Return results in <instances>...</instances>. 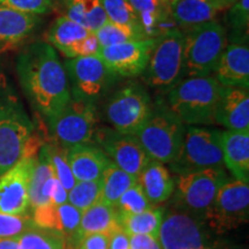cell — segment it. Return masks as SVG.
<instances>
[{
    "instance_id": "cell-1",
    "label": "cell",
    "mask_w": 249,
    "mask_h": 249,
    "mask_svg": "<svg viewBox=\"0 0 249 249\" xmlns=\"http://www.w3.org/2000/svg\"><path fill=\"white\" fill-rule=\"evenodd\" d=\"M17 74L31 107L45 121L57 116L71 99L66 70L49 43L27 46L18 55Z\"/></svg>"
},
{
    "instance_id": "cell-2",
    "label": "cell",
    "mask_w": 249,
    "mask_h": 249,
    "mask_svg": "<svg viewBox=\"0 0 249 249\" xmlns=\"http://www.w3.org/2000/svg\"><path fill=\"white\" fill-rule=\"evenodd\" d=\"M34 133L35 124L0 67V176L24 157Z\"/></svg>"
},
{
    "instance_id": "cell-3",
    "label": "cell",
    "mask_w": 249,
    "mask_h": 249,
    "mask_svg": "<svg viewBox=\"0 0 249 249\" xmlns=\"http://www.w3.org/2000/svg\"><path fill=\"white\" fill-rule=\"evenodd\" d=\"M220 83L213 75L185 77L165 92L164 101L186 126L213 124Z\"/></svg>"
},
{
    "instance_id": "cell-4",
    "label": "cell",
    "mask_w": 249,
    "mask_h": 249,
    "mask_svg": "<svg viewBox=\"0 0 249 249\" xmlns=\"http://www.w3.org/2000/svg\"><path fill=\"white\" fill-rule=\"evenodd\" d=\"M186 124L170 110L163 97L152 102V110L143 126L135 134L152 160L169 164L181 148Z\"/></svg>"
},
{
    "instance_id": "cell-5",
    "label": "cell",
    "mask_w": 249,
    "mask_h": 249,
    "mask_svg": "<svg viewBox=\"0 0 249 249\" xmlns=\"http://www.w3.org/2000/svg\"><path fill=\"white\" fill-rule=\"evenodd\" d=\"M183 33V77L213 75L227 45L226 30L217 20Z\"/></svg>"
},
{
    "instance_id": "cell-6",
    "label": "cell",
    "mask_w": 249,
    "mask_h": 249,
    "mask_svg": "<svg viewBox=\"0 0 249 249\" xmlns=\"http://www.w3.org/2000/svg\"><path fill=\"white\" fill-rule=\"evenodd\" d=\"M173 178L174 191L171 196V207L204 220L217 192L231 177L227 174L225 167H213L191 173L174 174Z\"/></svg>"
},
{
    "instance_id": "cell-7",
    "label": "cell",
    "mask_w": 249,
    "mask_h": 249,
    "mask_svg": "<svg viewBox=\"0 0 249 249\" xmlns=\"http://www.w3.org/2000/svg\"><path fill=\"white\" fill-rule=\"evenodd\" d=\"M201 218L185 211L166 209L158 241L161 249H222L227 246Z\"/></svg>"
},
{
    "instance_id": "cell-8",
    "label": "cell",
    "mask_w": 249,
    "mask_h": 249,
    "mask_svg": "<svg viewBox=\"0 0 249 249\" xmlns=\"http://www.w3.org/2000/svg\"><path fill=\"white\" fill-rule=\"evenodd\" d=\"M152 99L140 82H128L108 96L103 107V118L111 128L135 135L150 116Z\"/></svg>"
},
{
    "instance_id": "cell-9",
    "label": "cell",
    "mask_w": 249,
    "mask_h": 249,
    "mask_svg": "<svg viewBox=\"0 0 249 249\" xmlns=\"http://www.w3.org/2000/svg\"><path fill=\"white\" fill-rule=\"evenodd\" d=\"M220 132L203 126H186L181 148L177 157L169 163L170 172L185 174L213 167H225Z\"/></svg>"
},
{
    "instance_id": "cell-10",
    "label": "cell",
    "mask_w": 249,
    "mask_h": 249,
    "mask_svg": "<svg viewBox=\"0 0 249 249\" xmlns=\"http://www.w3.org/2000/svg\"><path fill=\"white\" fill-rule=\"evenodd\" d=\"M150 88L167 90L183 79V33L171 27L158 36L149 62L143 71Z\"/></svg>"
},
{
    "instance_id": "cell-11",
    "label": "cell",
    "mask_w": 249,
    "mask_h": 249,
    "mask_svg": "<svg viewBox=\"0 0 249 249\" xmlns=\"http://www.w3.org/2000/svg\"><path fill=\"white\" fill-rule=\"evenodd\" d=\"M97 123V104L74 96L57 116L46 121L50 139L65 148L93 142Z\"/></svg>"
},
{
    "instance_id": "cell-12",
    "label": "cell",
    "mask_w": 249,
    "mask_h": 249,
    "mask_svg": "<svg viewBox=\"0 0 249 249\" xmlns=\"http://www.w3.org/2000/svg\"><path fill=\"white\" fill-rule=\"evenodd\" d=\"M249 186L247 182L230 178L224 182L210 209L205 214V223L217 235L233 231L248 222Z\"/></svg>"
},
{
    "instance_id": "cell-13",
    "label": "cell",
    "mask_w": 249,
    "mask_h": 249,
    "mask_svg": "<svg viewBox=\"0 0 249 249\" xmlns=\"http://www.w3.org/2000/svg\"><path fill=\"white\" fill-rule=\"evenodd\" d=\"M71 93L74 97L97 104L117 82L118 76L99 55L66 59L64 62Z\"/></svg>"
},
{
    "instance_id": "cell-14",
    "label": "cell",
    "mask_w": 249,
    "mask_h": 249,
    "mask_svg": "<svg viewBox=\"0 0 249 249\" xmlns=\"http://www.w3.org/2000/svg\"><path fill=\"white\" fill-rule=\"evenodd\" d=\"M93 143L124 172L138 177L151 160L135 135L124 134L111 127L98 126Z\"/></svg>"
},
{
    "instance_id": "cell-15",
    "label": "cell",
    "mask_w": 249,
    "mask_h": 249,
    "mask_svg": "<svg viewBox=\"0 0 249 249\" xmlns=\"http://www.w3.org/2000/svg\"><path fill=\"white\" fill-rule=\"evenodd\" d=\"M157 38L158 37L103 46L98 55L118 77H138L142 75L147 67Z\"/></svg>"
},
{
    "instance_id": "cell-16",
    "label": "cell",
    "mask_w": 249,
    "mask_h": 249,
    "mask_svg": "<svg viewBox=\"0 0 249 249\" xmlns=\"http://www.w3.org/2000/svg\"><path fill=\"white\" fill-rule=\"evenodd\" d=\"M34 157H24L0 176V213L12 216L30 214L29 185Z\"/></svg>"
},
{
    "instance_id": "cell-17",
    "label": "cell",
    "mask_w": 249,
    "mask_h": 249,
    "mask_svg": "<svg viewBox=\"0 0 249 249\" xmlns=\"http://www.w3.org/2000/svg\"><path fill=\"white\" fill-rule=\"evenodd\" d=\"M213 121L229 130L249 129L248 89L220 86Z\"/></svg>"
},
{
    "instance_id": "cell-18",
    "label": "cell",
    "mask_w": 249,
    "mask_h": 249,
    "mask_svg": "<svg viewBox=\"0 0 249 249\" xmlns=\"http://www.w3.org/2000/svg\"><path fill=\"white\" fill-rule=\"evenodd\" d=\"M214 77L222 86L249 87V46L245 40H233L224 49L214 70Z\"/></svg>"
},
{
    "instance_id": "cell-19",
    "label": "cell",
    "mask_w": 249,
    "mask_h": 249,
    "mask_svg": "<svg viewBox=\"0 0 249 249\" xmlns=\"http://www.w3.org/2000/svg\"><path fill=\"white\" fill-rule=\"evenodd\" d=\"M224 166L236 180L249 181V129L220 132Z\"/></svg>"
},
{
    "instance_id": "cell-20",
    "label": "cell",
    "mask_w": 249,
    "mask_h": 249,
    "mask_svg": "<svg viewBox=\"0 0 249 249\" xmlns=\"http://www.w3.org/2000/svg\"><path fill=\"white\" fill-rule=\"evenodd\" d=\"M67 158L76 181L99 180L111 160L93 142L68 148Z\"/></svg>"
},
{
    "instance_id": "cell-21",
    "label": "cell",
    "mask_w": 249,
    "mask_h": 249,
    "mask_svg": "<svg viewBox=\"0 0 249 249\" xmlns=\"http://www.w3.org/2000/svg\"><path fill=\"white\" fill-rule=\"evenodd\" d=\"M139 185L152 207H157L172 196L174 178L165 164L151 160L139 176Z\"/></svg>"
},
{
    "instance_id": "cell-22",
    "label": "cell",
    "mask_w": 249,
    "mask_h": 249,
    "mask_svg": "<svg viewBox=\"0 0 249 249\" xmlns=\"http://www.w3.org/2000/svg\"><path fill=\"white\" fill-rule=\"evenodd\" d=\"M93 33L81 24L74 22L65 15L59 17L45 34L46 43L57 49L67 59L75 58L76 49L89 34Z\"/></svg>"
},
{
    "instance_id": "cell-23",
    "label": "cell",
    "mask_w": 249,
    "mask_h": 249,
    "mask_svg": "<svg viewBox=\"0 0 249 249\" xmlns=\"http://www.w3.org/2000/svg\"><path fill=\"white\" fill-rule=\"evenodd\" d=\"M54 179L53 169L50 164L44 149L40 147L38 154L34 158L28 185L30 213L37 207L50 203V194Z\"/></svg>"
},
{
    "instance_id": "cell-24",
    "label": "cell",
    "mask_w": 249,
    "mask_h": 249,
    "mask_svg": "<svg viewBox=\"0 0 249 249\" xmlns=\"http://www.w3.org/2000/svg\"><path fill=\"white\" fill-rule=\"evenodd\" d=\"M39 23V17L0 6V46L6 48L27 39Z\"/></svg>"
},
{
    "instance_id": "cell-25",
    "label": "cell",
    "mask_w": 249,
    "mask_h": 249,
    "mask_svg": "<svg viewBox=\"0 0 249 249\" xmlns=\"http://www.w3.org/2000/svg\"><path fill=\"white\" fill-rule=\"evenodd\" d=\"M219 12L210 0H173L169 4L170 18L185 29L214 20Z\"/></svg>"
},
{
    "instance_id": "cell-26",
    "label": "cell",
    "mask_w": 249,
    "mask_h": 249,
    "mask_svg": "<svg viewBox=\"0 0 249 249\" xmlns=\"http://www.w3.org/2000/svg\"><path fill=\"white\" fill-rule=\"evenodd\" d=\"M119 229L118 216L113 205L98 201L82 213L76 235L80 240L82 236L92 233H101L110 236Z\"/></svg>"
},
{
    "instance_id": "cell-27",
    "label": "cell",
    "mask_w": 249,
    "mask_h": 249,
    "mask_svg": "<svg viewBox=\"0 0 249 249\" xmlns=\"http://www.w3.org/2000/svg\"><path fill=\"white\" fill-rule=\"evenodd\" d=\"M65 17L95 33L107 22L102 0H64Z\"/></svg>"
},
{
    "instance_id": "cell-28",
    "label": "cell",
    "mask_w": 249,
    "mask_h": 249,
    "mask_svg": "<svg viewBox=\"0 0 249 249\" xmlns=\"http://www.w3.org/2000/svg\"><path fill=\"white\" fill-rule=\"evenodd\" d=\"M165 211L166 207L157 205L140 213L118 216V223L128 235L147 234L158 238Z\"/></svg>"
},
{
    "instance_id": "cell-29",
    "label": "cell",
    "mask_w": 249,
    "mask_h": 249,
    "mask_svg": "<svg viewBox=\"0 0 249 249\" xmlns=\"http://www.w3.org/2000/svg\"><path fill=\"white\" fill-rule=\"evenodd\" d=\"M102 195L101 200L108 205H114L124 192L130 187L138 185L139 178L132 174L124 172L118 167L113 161L110 160L107 169L102 174Z\"/></svg>"
},
{
    "instance_id": "cell-30",
    "label": "cell",
    "mask_w": 249,
    "mask_h": 249,
    "mask_svg": "<svg viewBox=\"0 0 249 249\" xmlns=\"http://www.w3.org/2000/svg\"><path fill=\"white\" fill-rule=\"evenodd\" d=\"M149 38H156L160 26L169 17V4L163 0H128Z\"/></svg>"
},
{
    "instance_id": "cell-31",
    "label": "cell",
    "mask_w": 249,
    "mask_h": 249,
    "mask_svg": "<svg viewBox=\"0 0 249 249\" xmlns=\"http://www.w3.org/2000/svg\"><path fill=\"white\" fill-rule=\"evenodd\" d=\"M20 249H66V240L61 233L42 229L35 224L17 236Z\"/></svg>"
},
{
    "instance_id": "cell-32",
    "label": "cell",
    "mask_w": 249,
    "mask_h": 249,
    "mask_svg": "<svg viewBox=\"0 0 249 249\" xmlns=\"http://www.w3.org/2000/svg\"><path fill=\"white\" fill-rule=\"evenodd\" d=\"M43 149H44L48 160L53 169L55 178L59 180V182L64 186V188L67 192H70L73 186L75 185L76 180L71 173L70 163L67 158L68 148L62 147L52 139H49L48 141L43 143Z\"/></svg>"
},
{
    "instance_id": "cell-33",
    "label": "cell",
    "mask_w": 249,
    "mask_h": 249,
    "mask_svg": "<svg viewBox=\"0 0 249 249\" xmlns=\"http://www.w3.org/2000/svg\"><path fill=\"white\" fill-rule=\"evenodd\" d=\"M95 35L102 48L149 38L144 30L141 28L127 26V24H118L110 22V21L105 22L99 29L96 30Z\"/></svg>"
},
{
    "instance_id": "cell-34",
    "label": "cell",
    "mask_w": 249,
    "mask_h": 249,
    "mask_svg": "<svg viewBox=\"0 0 249 249\" xmlns=\"http://www.w3.org/2000/svg\"><path fill=\"white\" fill-rule=\"evenodd\" d=\"M82 211L67 203L55 205V222L54 231L61 233L66 242H76L80 244L76 232L79 229Z\"/></svg>"
},
{
    "instance_id": "cell-35",
    "label": "cell",
    "mask_w": 249,
    "mask_h": 249,
    "mask_svg": "<svg viewBox=\"0 0 249 249\" xmlns=\"http://www.w3.org/2000/svg\"><path fill=\"white\" fill-rule=\"evenodd\" d=\"M102 181H76L73 188L68 192V203L80 211H85L101 200Z\"/></svg>"
},
{
    "instance_id": "cell-36",
    "label": "cell",
    "mask_w": 249,
    "mask_h": 249,
    "mask_svg": "<svg viewBox=\"0 0 249 249\" xmlns=\"http://www.w3.org/2000/svg\"><path fill=\"white\" fill-rule=\"evenodd\" d=\"M113 207L117 216H127V214L143 213L152 208V205L143 193L141 186L138 183L124 192Z\"/></svg>"
},
{
    "instance_id": "cell-37",
    "label": "cell",
    "mask_w": 249,
    "mask_h": 249,
    "mask_svg": "<svg viewBox=\"0 0 249 249\" xmlns=\"http://www.w3.org/2000/svg\"><path fill=\"white\" fill-rule=\"evenodd\" d=\"M107 21L118 24H127L143 29L138 15L128 0H102Z\"/></svg>"
},
{
    "instance_id": "cell-38",
    "label": "cell",
    "mask_w": 249,
    "mask_h": 249,
    "mask_svg": "<svg viewBox=\"0 0 249 249\" xmlns=\"http://www.w3.org/2000/svg\"><path fill=\"white\" fill-rule=\"evenodd\" d=\"M0 6L29 15L48 14L55 6V0H0Z\"/></svg>"
},
{
    "instance_id": "cell-39",
    "label": "cell",
    "mask_w": 249,
    "mask_h": 249,
    "mask_svg": "<svg viewBox=\"0 0 249 249\" xmlns=\"http://www.w3.org/2000/svg\"><path fill=\"white\" fill-rule=\"evenodd\" d=\"M33 224L30 214L12 216L0 213V240L6 238H15Z\"/></svg>"
},
{
    "instance_id": "cell-40",
    "label": "cell",
    "mask_w": 249,
    "mask_h": 249,
    "mask_svg": "<svg viewBox=\"0 0 249 249\" xmlns=\"http://www.w3.org/2000/svg\"><path fill=\"white\" fill-rule=\"evenodd\" d=\"M227 23L235 34H247L249 23V0H238L229 8Z\"/></svg>"
},
{
    "instance_id": "cell-41",
    "label": "cell",
    "mask_w": 249,
    "mask_h": 249,
    "mask_svg": "<svg viewBox=\"0 0 249 249\" xmlns=\"http://www.w3.org/2000/svg\"><path fill=\"white\" fill-rule=\"evenodd\" d=\"M110 236L101 233H92L82 236L80 240L79 249H108Z\"/></svg>"
},
{
    "instance_id": "cell-42",
    "label": "cell",
    "mask_w": 249,
    "mask_h": 249,
    "mask_svg": "<svg viewBox=\"0 0 249 249\" xmlns=\"http://www.w3.org/2000/svg\"><path fill=\"white\" fill-rule=\"evenodd\" d=\"M130 249H161L158 238L147 234L129 235Z\"/></svg>"
},
{
    "instance_id": "cell-43",
    "label": "cell",
    "mask_w": 249,
    "mask_h": 249,
    "mask_svg": "<svg viewBox=\"0 0 249 249\" xmlns=\"http://www.w3.org/2000/svg\"><path fill=\"white\" fill-rule=\"evenodd\" d=\"M68 202V192L64 188V186L59 182L55 178L51 188V194H50V203L53 205H61Z\"/></svg>"
},
{
    "instance_id": "cell-44",
    "label": "cell",
    "mask_w": 249,
    "mask_h": 249,
    "mask_svg": "<svg viewBox=\"0 0 249 249\" xmlns=\"http://www.w3.org/2000/svg\"><path fill=\"white\" fill-rule=\"evenodd\" d=\"M108 249H130L129 235L124 230H117L110 235Z\"/></svg>"
},
{
    "instance_id": "cell-45",
    "label": "cell",
    "mask_w": 249,
    "mask_h": 249,
    "mask_svg": "<svg viewBox=\"0 0 249 249\" xmlns=\"http://www.w3.org/2000/svg\"><path fill=\"white\" fill-rule=\"evenodd\" d=\"M0 249H20L18 247V242L15 238H6L0 240Z\"/></svg>"
},
{
    "instance_id": "cell-46",
    "label": "cell",
    "mask_w": 249,
    "mask_h": 249,
    "mask_svg": "<svg viewBox=\"0 0 249 249\" xmlns=\"http://www.w3.org/2000/svg\"><path fill=\"white\" fill-rule=\"evenodd\" d=\"M210 1L213 2L214 7H217L219 11H223V9L231 7L238 0H210Z\"/></svg>"
},
{
    "instance_id": "cell-47",
    "label": "cell",
    "mask_w": 249,
    "mask_h": 249,
    "mask_svg": "<svg viewBox=\"0 0 249 249\" xmlns=\"http://www.w3.org/2000/svg\"><path fill=\"white\" fill-rule=\"evenodd\" d=\"M222 249H246V248H244V247H233V248H230V247H227V246H225V247H223Z\"/></svg>"
},
{
    "instance_id": "cell-48",
    "label": "cell",
    "mask_w": 249,
    "mask_h": 249,
    "mask_svg": "<svg viewBox=\"0 0 249 249\" xmlns=\"http://www.w3.org/2000/svg\"><path fill=\"white\" fill-rule=\"evenodd\" d=\"M163 1L166 2V4H170V2H171V1H173V0H163Z\"/></svg>"
},
{
    "instance_id": "cell-49",
    "label": "cell",
    "mask_w": 249,
    "mask_h": 249,
    "mask_svg": "<svg viewBox=\"0 0 249 249\" xmlns=\"http://www.w3.org/2000/svg\"><path fill=\"white\" fill-rule=\"evenodd\" d=\"M1 50H4V48H1V46H0V51H1Z\"/></svg>"
}]
</instances>
